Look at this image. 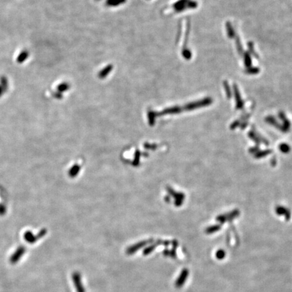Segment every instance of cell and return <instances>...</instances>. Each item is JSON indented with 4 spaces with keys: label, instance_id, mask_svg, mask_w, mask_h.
<instances>
[{
    "label": "cell",
    "instance_id": "obj_2",
    "mask_svg": "<svg viewBox=\"0 0 292 292\" xmlns=\"http://www.w3.org/2000/svg\"><path fill=\"white\" fill-rule=\"evenodd\" d=\"M73 280L74 287H75L77 292H85L83 285H82L81 282V276H80L79 272H74L73 274Z\"/></svg>",
    "mask_w": 292,
    "mask_h": 292
},
{
    "label": "cell",
    "instance_id": "obj_5",
    "mask_svg": "<svg viewBox=\"0 0 292 292\" xmlns=\"http://www.w3.org/2000/svg\"><path fill=\"white\" fill-rule=\"evenodd\" d=\"M28 52H26V51H24L20 55V56L18 57V61L19 62H23L24 60H25L27 57H28Z\"/></svg>",
    "mask_w": 292,
    "mask_h": 292
},
{
    "label": "cell",
    "instance_id": "obj_4",
    "mask_svg": "<svg viewBox=\"0 0 292 292\" xmlns=\"http://www.w3.org/2000/svg\"><path fill=\"white\" fill-rule=\"evenodd\" d=\"M225 252L223 250H219L218 252L216 253V257L219 259V260H222L223 258L225 257Z\"/></svg>",
    "mask_w": 292,
    "mask_h": 292
},
{
    "label": "cell",
    "instance_id": "obj_1",
    "mask_svg": "<svg viewBox=\"0 0 292 292\" xmlns=\"http://www.w3.org/2000/svg\"><path fill=\"white\" fill-rule=\"evenodd\" d=\"M189 275V271L187 269H183L181 271V274L179 277L177 278V281L175 282V286L177 288H181L185 284L186 280L188 277Z\"/></svg>",
    "mask_w": 292,
    "mask_h": 292
},
{
    "label": "cell",
    "instance_id": "obj_3",
    "mask_svg": "<svg viewBox=\"0 0 292 292\" xmlns=\"http://www.w3.org/2000/svg\"><path fill=\"white\" fill-rule=\"evenodd\" d=\"M24 252H25V250H24L23 247H19V248L17 250V251H16L14 254L12 256V257H10V262H12V264H15L17 262L20 260V258L22 257V256H23Z\"/></svg>",
    "mask_w": 292,
    "mask_h": 292
}]
</instances>
